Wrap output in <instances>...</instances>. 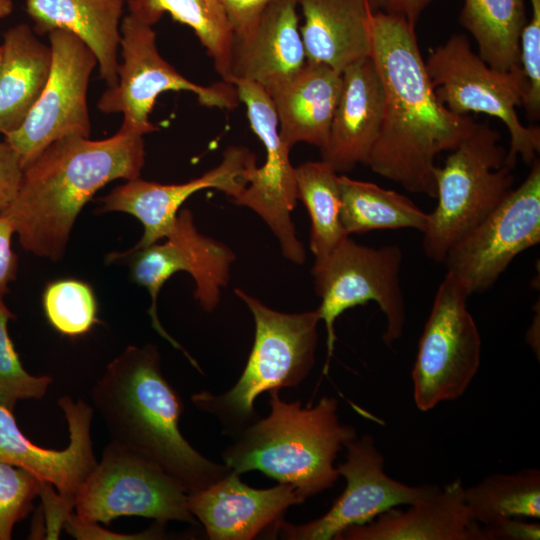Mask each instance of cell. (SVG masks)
Segmentation results:
<instances>
[{"mask_svg":"<svg viewBox=\"0 0 540 540\" xmlns=\"http://www.w3.org/2000/svg\"><path fill=\"white\" fill-rule=\"evenodd\" d=\"M370 41L369 57L383 89V118L367 166L410 192L436 198L437 155L454 150L476 122L451 112L437 97L415 26L403 16L374 11Z\"/></svg>","mask_w":540,"mask_h":540,"instance_id":"1","label":"cell"},{"mask_svg":"<svg viewBox=\"0 0 540 540\" xmlns=\"http://www.w3.org/2000/svg\"><path fill=\"white\" fill-rule=\"evenodd\" d=\"M144 162L143 135L121 128L103 140L63 137L24 168L15 198L0 214L23 249L57 262L86 203L113 180L140 177Z\"/></svg>","mask_w":540,"mask_h":540,"instance_id":"2","label":"cell"},{"mask_svg":"<svg viewBox=\"0 0 540 540\" xmlns=\"http://www.w3.org/2000/svg\"><path fill=\"white\" fill-rule=\"evenodd\" d=\"M91 398L110 442L160 467L187 494L231 471L199 453L180 432L183 403L162 374L156 345L125 348L108 364Z\"/></svg>","mask_w":540,"mask_h":540,"instance_id":"3","label":"cell"},{"mask_svg":"<svg viewBox=\"0 0 540 540\" xmlns=\"http://www.w3.org/2000/svg\"><path fill=\"white\" fill-rule=\"evenodd\" d=\"M269 396V415L236 436L223 452L224 464L239 475L259 471L290 484L305 500L333 487L340 477L337 454L357 437L352 426L339 421L338 400L322 397L303 407L300 401H283L277 390Z\"/></svg>","mask_w":540,"mask_h":540,"instance_id":"4","label":"cell"},{"mask_svg":"<svg viewBox=\"0 0 540 540\" xmlns=\"http://www.w3.org/2000/svg\"><path fill=\"white\" fill-rule=\"evenodd\" d=\"M234 293L248 307L255 323L247 363L230 390L222 394L202 391L194 394L192 401L236 437L260 419L254 407L259 395L296 387L309 375L315 362L320 319L317 310L280 312L240 288Z\"/></svg>","mask_w":540,"mask_h":540,"instance_id":"5","label":"cell"},{"mask_svg":"<svg viewBox=\"0 0 540 540\" xmlns=\"http://www.w3.org/2000/svg\"><path fill=\"white\" fill-rule=\"evenodd\" d=\"M500 134L477 123L434 170L437 206L423 234L424 254L443 264L449 249L478 226L513 190V167Z\"/></svg>","mask_w":540,"mask_h":540,"instance_id":"6","label":"cell"},{"mask_svg":"<svg viewBox=\"0 0 540 540\" xmlns=\"http://www.w3.org/2000/svg\"><path fill=\"white\" fill-rule=\"evenodd\" d=\"M403 252L399 245L370 247L343 239L312 268L315 291L321 303L316 309L327 334V374L334 352L338 317L350 308L375 302L386 319L382 341L391 347L404 330L405 300L400 283Z\"/></svg>","mask_w":540,"mask_h":540,"instance_id":"7","label":"cell"},{"mask_svg":"<svg viewBox=\"0 0 540 540\" xmlns=\"http://www.w3.org/2000/svg\"><path fill=\"white\" fill-rule=\"evenodd\" d=\"M425 64L437 97L451 112L484 113L505 124L510 135L507 165L514 168L518 157L529 166L538 159L540 128L523 125L516 111L526 93L522 74L490 67L462 34L433 49Z\"/></svg>","mask_w":540,"mask_h":540,"instance_id":"8","label":"cell"},{"mask_svg":"<svg viewBox=\"0 0 540 540\" xmlns=\"http://www.w3.org/2000/svg\"><path fill=\"white\" fill-rule=\"evenodd\" d=\"M469 295L446 272L421 334L412 369L413 397L426 412L461 397L481 359V337L467 308Z\"/></svg>","mask_w":540,"mask_h":540,"instance_id":"9","label":"cell"},{"mask_svg":"<svg viewBox=\"0 0 540 540\" xmlns=\"http://www.w3.org/2000/svg\"><path fill=\"white\" fill-rule=\"evenodd\" d=\"M120 34L118 82L102 94L97 108L106 114L122 113L121 129L143 136L156 131L149 117L157 97L166 91L193 93L207 107L230 109L238 104L233 84L203 86L169 64L158 51L152 26L128 14L121 21Z\"/></svg>","mask_w":540,"mask_h":540,"instance_id":"10","label":"cell"},{"mask_svg":"<svg viewBox=\"0 0 540 540\" xmlns=\"http://www.w3.org/2000/svg\"><path fill=\"white\" fill-rule=\"evenodd\" d=\"M74 508L81 520L106 525L120 516L195 523L187 493L172 477L111 442L79 488Z\"/></svg>","mask_w":540,"mask_h":540,"instance_id":"11","label":"cell"},{"mask_svg":"<svg viewBox=\"0 0 540 540\" xmlns=\"http://www.w3.org/2000/svg\"><path fill=\"white\" fill-rule=\"evenodd\" d=\"M540 242V162L448 251L443 264L468 295L490 289L521 252Z\"/></svg>","mask_w":540,"mask_h":540,"instance_id":"12","label":"cell"},{"mask_svg":"<svg viewBox=\"0 0 540 540\" xmlns=\"http://www.w3.org/2000/svg\"><path fill=\"white\" fill-rule=\"evenodd\" d=\"M48 39L52 65L47 83L23 124L5 136L23 168L56 140L67 136L89 138L91 132L87 91L97 59L80 38L68 31L53 30Z\"/></svg>","mask_w":540,"mask_h":540,"instance_id":"13","label":"cell"},{"mask_svg":"<svg viewBox=\"0 0 540 540\" xmlns=\"http://www.w3.org/2000/svg\"><path fill=\"white\" fill-rule=\"evenodd\" d=\"M239 101L247 111L250 126L265 148V163L254 166L244 189L231 201L254 211L267 224L279 242L283 256L296 265L304 264L306 251L298 239L291 212L297 203L295 167L290 148L279 134L273 102L256 83L234 80Z\"/></svg>","mask_w":540,"mask_h":540,"instance_id":"14","label":"cell"},{"mask_svg":"<svg viewBox=\"0 0 540 540\" xmlns=\"http://www.w3.org/2000/svg\"><path fill=\"white\" fill-rule=\"evenodd\" d=\"M345 461L337 466L346 480L343 493L321 517L302 525L281 521L276 533L291 540H330L348 528L373 521L400 505H411L435 494L436 485L411 486L385 472V458L374 438L364 434L349 441Z\"/></svg>","mask_w":540,"mask_h":540,"instance_id":"15","label":"cell"},{"mask_svg":"<svg viewBox=\"0 0 540 540\" xmlns=\"http://www.w3.org/2000/svg\"><path fill=\"white\" fill-rule=\"evenodd\" d=\"M254 166L256 156L248 148L230 146L215 168L185 183L161 184L140 177L126 180L99 200L97 213L116 211L135 216L143 224L144 233L134 247H146L168 236L180 207L190 196L213 188L232 199L247 185Z\"/></svg>","mask_w":540,"mask_h":540,"instance_id":"16","label":"cell"},{"mask_svg":"<svg viewBox=\"0 0 540 540\" xmlns=\"http://www.w3.org/2000/svg\"><path fill=\"white\" fill-rule=\"evenodd\" d=\"M69 429L64 450L39 447L24 436L11 410L0 405V462L22 468L55 488L71 509L76 494L97 464L91 438L94 409L69 396L58 399Z\"/></svg>","mask_w":540,"mask_h":540,"instance_id":"17","label":"cell"},{"mask_svg":"<svg viewBox=\"0 0 540 540\" xmlns=\"http://www.w3.org/2000/svg\"><path fill=\"white\" fill-rule=\"evenodd\" d=\"M304 501L290 484L256 489L233 471L209 487L187 494L190 513L211 540H250L270 529L275 533L286 510Z\"/></svg>","mask_w":540,"mask_h":540,"instance_id":"18","label":"cell"},{"mask_svg":"<svg viewBox=\"0 0 540 540\" xmlns=\"http://www.w3.org/2000/svg\"><path fill=\"white\" fill-rule=\"evenodd\" d=\"M306 63L297 0H276L249 30L233 36L230 83L251 81L269 93Z\"/></svg>","mask_w":540,"mask_h":540,"instance_id":"19","label":"cell"},{"mask_svg":"<svg viewBox=\"0 0 540 540\" xmlns=\"http://www.w3.org/2000/svg\"><path fill=\"white\" fill-rule=\"evenodd\" d=\"M342 77L328 139L320 152L321 160L337 172H348L368 163L381 129L383 89L370 57L347 67Z\"/></svg>","mask_w":540,"mask_h":540,"instance_id":"20","label":"cell"},{"mask_svg":"<svg viewBox=\"0 0 540 540\" xmlns=\"http://www.w3.org/2000/svg\"><path fill=\"white\" fill-rule=\"evenodd\" d=\"M464 488L455 479L406 510L392 508L367 524L348 528L336 540H484Z\"/></svg>","mask_w":540,"mask_h":540,"instance_id":"21","label":"cell"},{"mask_svg":"<svg viewBox=\"0 0 540 540\" xmlns=\"http://www.w3.org/2000/svg\"><path fill=\"white\" fill-rule=\"evenodd\" d=\"M342 84L341 72L307 61L292 79L268 93L280 137L290 149L297 143L320 150L325 146Z\"/></svg>","mask_w":540,"mask_h":540,"instance_id":"22","label":"cell"},{"mask_svg":"<svg viewBox=\"0 0 540 540\" xmlns=\"http://www.w3.org/2000/svg\"><path fill=\"white\" fill-rule=\"evenodd\" d=\"M307 61L343 72L370 56L369 0H297Z\"/></svg>","mask_w":540,"mask_h":540,"instance_id":"23","label":"cell"},{"mask_svg":"<svg viewBox=\"0 0 540 540\" xmlns=\"http://www.w3.org/2000/svg\"><path fill=\"white\" fill-rule=\"evenodd\" d=\"M127 0H26L25 9L35 33L65 30L94 53L102 80L118 82L120 25Z\"/></svg>","mask_w":540,"mask_h":540,"instance_id":"24","label":"cell"},{"mask_svg":"<svg viewBox=\"0 0 540 540\" xmlns=\"http://www.w3.org/2000/svg\"><path fill=\"white\" fill-rule=\"evenodd\" d=\"M0 66V133L7 136L25 121L41 95L52 65L50 46L21 23L3 38Z\"/></svg>","mask_w":540,"mask_h":540,"instance_id":"25","label":"cell"},{"mask_svg":"<svg viewBox=\"0 0 540 540\" xmlns=\"http://www.w3.org/2000/svg\"><path fill=\"white\" fill-rule=\"evenodd\" d=\"M174 250L177 270L189 273L194 282V298L206 312H212L220 302L236 255L226 244L200 233L192 212L180 209L166 237Z\"/></svg>","mask_w":540,"mask_h":540,"instance_id":"26","label":"cell"},{"mask_svg":"<svg viewBox=\"0 0 540 540\" xmlns=\"http://www.w3.org/2000/svg\"><path fill=\"white\" fill-rule=\"evenodd\" d=\"M526 21L524 0H464L460 16L478 55L490 67L516 74H522L519 41Z\"/></svg>","mask_w":540,"mask_h":540,"instance_id":"27","label":"cell"},{"mask_svg":"<svg viewBox=\"0 0 540 540\" xmlns=\"http://www.w3.org/2000/svg\"><path fill=\"white\" fill-rule=\"evenodd\" d=\"M129 15L153 26L165 13L190 27L223 81L230 83L233 30L221 0H127Z\"/></svg>","mask_w":540,"mask_h":540,"instance_id":"28","label":"cell"},{"mask_svg":"<svg viewBox=\"0 0 540 540\" xmlns=\"http://www.w3.org/2000/svg\"><path fill=\"white\" fill-rule=\"evenodd\" d=\"M341 223L350 236L373 230L410 228L423 233L429 213L409 198L377 184L339 176Z\"/></svg>","mask_w":540,"mask_h":540,"instance_id":"29","label":"cell"},{"mask_svg":"<svg viewBox=\"0 0 540 540\" xmlns=\"http://www.w3.org/2000/svg\"><path fill=\"white\" fill-rule=\"evenodd\" d=\"M297 198L310 221L309 246L315 261L325 258L349 235L341 223L338 172L327 162L309 161L295 167Z\"/></svg>","mask_w":540,"mask_h":540,"instance_id":"30","label":"cell"},{"mask_svg":"<svg viewBox=\"0 0 540 540\" xmlns=\"http://www.w3.org/2000/svg\"><path fill=\"white\" fill-rule=\"evenodd\" d=\"M473 520L486 526L507 518H540V471L492 474L464 488Z\"/></svg>","mask_w":540,"mask_h":540,"instance_id":"31","label":"cell"},{"mask_svg":"<svg viewBox=\"0 0 540 540\" xmlns=\"http://www.w3.org/2000/svg\"><path fill=\"white\" fill-rule=\"evenodd\" d=\"M43 307L50 324L63 335H83L98 321L94 293L80 280L62 279L48 284Z\"/></svg>","mask_w":540,"mask_h":540,"instance_id":"32","label":"cell"},{"mask_svg":"<svg viewBox=\"0 0 540 540\" xmlns=\"http://www.w3.org/2000/svg\"><path fill=\"white\" fill-rule=\"evenodd\" d=\"M13 318L0 298V405L11 411L19 400L43 398L53 382L48 375L34 376L24 369L8 333Z\"/></svg>","mask_w":540,"mask_h":540,"instance_id":"33","label":"cell"},{"mask_svg":"<svg viewBox=\"0 0 540 540\" xmlns=\"http://www.w3.org/2000/svg\"><path fill=\"white\" fill-rule=\"evenodd\" d=\"M41 483L32 473L0 462V540H10L15 524L30 513Z\"/></svg>","mask_w":540,"mask_h":540,"instance_id":"34","label":"cell"},{"mask_svg":"<svg viewBox=\"0 0 540 540\" xmlns=\"http://www.w3.org/2000/svg\"><path fill=\"white\" fill-rule=\"evenodd\" d=\"M531 16L520 35V66L526 83L522 103L527 116L537 120L540 116V0H529Z\"/></svg>","mask_w":540,"mask_h":540,"instance_id":"35","label":"cell"},{"mask_svg":"<svg viewBox=\"0 0 540 540\" xmlns=\"http://www.w3.org/2000/svg\"><path fill=\"white\" fill-rule=\"evenodd\" d=\"M164 523L157 522L156 525L142 533L138 534H118L101 528L97 522H87L71 514L65 521L66 531L77 539H116V540H134V539H163L166 538L164 532Z\"/></svg>","mask_w":540,"mask_h":540,"instance_id":"36","label":"cell"},{"mask_svg":"<svg viewBox=\"0 0 540 540\" xmlns=\"http://www.w3.org/2000/svg\"><path fill=\"white\" fill-rule=\"evenodd\" d=\"M24 168L17 152L6 141H0V211L15 198Z\"/></svg>","mask_w":540,"mask_h":540,"instance_id":"37","label":"cell"},{"mask_svg":"<svg viewBox=\"0 0 540 540\" xmlns=\"http://www.w3.org/2000/svg\"><path fill=\"white\" fill-rule=\"evenodd\" d=\"M276 0H221L234 35L249 30Z\"/></svg>","mask_w":540,"mask_h":540,"instance_id":"38","label":"cell"},{"mask_svg":"<svg viewBox=\"0 0 540 540\" xmlns=\"http://www.w3.org/2000/svg\"><path fill=\"white\" fill-rule=\"evenodd\" d=\"M481 526V525H480ZM484 540H538L540 526L522 518H507L490 525L481 526Z\"/></svg>","mask_w":540,"mask_h":540,"instance_id":"39","label":"cell"},{"mask_svg":"<svg viewBox=\"0 0 540 540\" xmlns=\"http://www.w3.org/2000/svg\"><path fill=\"white\" fill-rule=\"evenodd\" d=\"M15 230L8 217L0 214V298L9 291V284L15 280L18 259L12 249Z\"/></svg>","mask_w":540,"mask_h":540,"instance_id":"40","label":"cell"},{"mask_svg":"<svg viewBox=\"0 0 540 540\" xmlns=\"http://www.w3.org/2000/svg\"><path fill=\"white\" fill-rule=\"evenodd\" d=\"M433 0H386L384 11L403 16L408 22L416 26L422 11Z\"/></svg>","mask_w":540,"mask_h":540,"instance_id":"41","label":"cell"},{"mask_svg":"<svg viewBox=\"0 0 540 540\" xmlns=\"http://www.w3.org/2000/svg\"><path fill=\"white\" fill-rule=\"evenodd\" d=\"M539 306L537 307V313L534 316L531 326L527 331V342L539 357Z\"/></svg>","mask_w":540,"mask_h":540,"instance_id":"42","label":"cell"},{"mask_svg":"<svg viewBox=\"0 0 540 540\" xmlns=\"http://www.w3.org/2000/svg\"><path fill=\"white\" fill-rule=\"evenodd\" d=\"M12 0H0V19L7 17L13 11Z\"/></svg>","mask_w":540,"mask_h":540,"instance_id":"43","label":"cell"},{"mask_svg":"<svg viewBox=\"0 0 540 540\" xmlns=\"http://www.w3.org/2000/svg\"><path fill=\"white\" fill-rule=\"evenodd\" d=\"M369 3L374 11L384 9L386 0H369Z\"/></svg>","mask_w":540,"mask_h":540,"instance_id":"44","label":"cell"},{"mask_svg":"<svg viewBox=\"0 0 540 540\" xmlns=\"http://www.w3.org/2000/svg\"><path fill=\"white\" fill-rule=\"evenodd\" d=\"M1 60H2V48L0 46V66H1Z\"/></svg>","mask_w":540,"mask_h":540,"instance_id":"45","label":"cell"}]
</instances>
